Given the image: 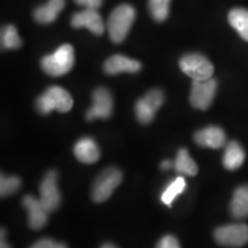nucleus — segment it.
Returning <instances> with one entry per match:
<instances>
[{"mask_svg": "<svg viewBox=\"0 0 248 248\" xmlns=\"http://www.w3.org/2000/svg\"><path fill=\"white\" fill-rule=\"evenodd\" d=\"M21 184H22V182L17 176H7L2 173L1 178H0V195H1V198L9 197V195L16 193L20 190Z\"/></svg>", "mask_w": 248, "mask_h": 248, "instance_id": "obj_24", "label": "nucleus"}, {"mask_svg": "<svg viewBox=\"0 0 248 248\" xmlns=\"http://www.w3.org/2000/svg\"><path fill=\"white\" fill-rule=\"evenodd\" d=\"M39 200L45 209L51 214L61 204V193L58 187V173L55 170H49L45 173L39 185Z\"/></svg>", "mask_w": 248, "mask_h": 248, "instance_id": "obj_8", "label": "nucleus"}, {"mask_svg": "<svg viewBox=\"0 0 248 248\" xmlns=\"http://www.w3.org/2000/svg\"><path fill=\"white\" fill-rule=\"evenodd\" d=\"M230 213L232 217L238 219L248 217V185H241L233 192Z\"/></svg>", "mask_w": 248, "mask_h": 248, "instance_id": "obj_18", "label": "nucleus"}, {"mask_svg": "<svg viewBox=\"0 0 248 248\" xmlns=\"http://www.w3.org/2000/svg\"><path fill=\"white\" fill-rule=\"evenodd\" d=\"M74 101L70 93L60 86H51L36 100V109L42 115L57 110L67 113L73 108Z\"/></svg>", "mask_w": 248, "mask_h": 248, "instance_id": "obj_3", "label": "nucleus"}, {"mask_svg": "<svg viewBox=\"0 0 248 248\" xmlns=\"http://www.w3.org/2000/svg\"><path fill=\"white\" fill-rule=\"evenodd\" d=\"M22 40L18 36L16 28L14 26H6L1 32V46L4 49H16L21 47Z\"/></svg>", "mask_w": 248, "mask_h": 248, "instance_id": "obj_22", "label": "nucleus"}, {"mask_svg": "<svg viewBox=\"0 0 248 248\" xmlns=\"http://www.w3.org/2000/svg\"><path fill=\"white\" fill-rule=\"evenodd\" d=\"M66 5V0H48L47 4L36 8L33 12V18L36 22L42 24L52 23L57 20Z\"/></svg>", "mask_w": 248, "mask_h": 248, "instance_id": "obj_16", "label": "nucleus"}, {"mask_svg": "<svg viewBox=\"0 0 248 248\" xmlns=\"http://www.w3.org/2000/svg\"><path fill=\"white\" fill-rule=\"evenodd\" d=\"M179 67L183 73L190 76L193 80H203L212 78L214 66L204 55L199 53L185 54L179 60Z\"/></svg>", "mask_w": 248, "mask_h": 248, "instance_id": "obj_5", "label": "nucleus"}, {"mask_svg": "<svg viewBox=\"0 0 248 248\" xmlns=\"http://www.w3.org/2000/svg\"><path fill=\"white\" fill-rule=\"evenodd\" d=\"M114 101L111 93L105 88H98L92 94V106L86 113V120H107L113 114Z\"/></svg>", "mask_w": 248, "mask_h": 248, "instance_id": "obj_10", "label": "nucleus"}, {"mask_svg": "<svg viewBox=\"0 0 248 248\" xmlns=\"http://www.w3.org/2000/svg\"><path fill=\"white\" fill-rule=\"evenodd\" d=\"M193 138L195 144L200 147L218 150L226 145V135L224 130L216 125H210L199 130L194 133Z\"/></svg>", "mask_w": 248, "mask_h": 248, "instance_id": "obj_13", "label": "nucleus"}, {"mask_svg": "<svg viewBox=\"0 0 248 248\" xmlns=\"http://www.w3.org/2000/svg\"><path fill=\"white\" fill-rule=\"evenodd\" d=\"M155 248H181V245H179L177 238L167 234L163 238H161Z\"/></svg>", "mask_w": 248, "mask_h": 248, "instance_id": "obj_25", "label": "nucleus"}, {"mask_svg": "<svg viewBox=\"0 0 248 248\" xmlns=\"http://www.w3.org/2000/svg\"><path fill=\"white\" fill-rule=\"evenodd\" d=\"M228 20L231 27L238 31L241 38L248 42V9L233 8L229 13Z\"/></svg>", "mask_w": 248, "mask_h": 248, "instance_id": "obj_20", "label": "nucleus"}, {"mask_svg": "<svg viewBox=\"0 0 248 248\" xmlns=\"http://www.w3.org/2000/svg\"><path fill=\"white\" fill-rule=\"evenodd\" d=\"M214 239L224 247H243L248 244V226L246 224H229L214 231Z\"/></svg>", "mask_w": 248, "mask_h": 248, "instance_id": "obj_9", "label": "nucleus"}, {"mask_svg": "<svg viewBox=\"0 0 248 248\" xmlns=\"http://www.w3.org/2000/svg\"><path fill=\"white\" fill-rule=\"evenodd\" d=\"M217 91V82L214 78L193 80L191 86L190 102L194 108L207 110L212 106Z\"/></svg>", "mask_w": 248, "mask_h": 248, "instance_id": "obj_7", "label": "nucleus"}, {"mask_svg": "<svg viewBox=\"0 0 248 248\" xmlns=\"http://www.w3.org/2000/svg\"><path fill=\"white\" fill-rule=\"evenodd\" d=\"M30 248H68V247L66 244L58 243V241L45 238V239H40L38 241H36L32 246H30Z\"/></svg>", "mask_w": 248, "mask_h": 248, "instance_id": "obj_26", "label": "nucleus"}, {"mask_svg": "<svg viewBox=\"0 0 248 248\" xmlns=\"http://www.w3.org/2000/svg\"><path fill=\"white\" fill-rule=\"evenodd\" d=\"M171 0H148L151 15L157 22H163L169 15V7Z\"/></svg>", "mask_w": 248, "mask_h": 248, "instance_id": "obj_23", "label": "nucleus"}, {"mask_svg": "<svg viewBox=\"0 0 248 248\" xmlns=\"http://www.w3.org/2000/svg\"><path fill=\"white\" fill-rule=\"evenodd\" d=\"M141 69V63L124 55L116 54L105 62L104 70L108 75H117L121 73L136 74Z\"/></svg>", "mask_w": 248, "mask_h": 248, "instance_id": "obj_14", "label": "nucleus"}, {"mask_svg": "<svg viewBox=\"0 0 248 248\" xmlns=\"http://www.w3.org/2000/svg\"><path fill=\"white\" fill-rule=\"evenodd\" d=\"M136 9L128 4L121 5L111 12L107 21V30L111 42L120 44L128 36L135 22Z\"/></svg>", "mask_w": 248, "mask_h": 248, "instance_id": "obj_1", "label": "nucleus"}, {"mask_svg": "<svg viewBox=\"0 0 248 248\" xmlns=\"http://www.w3.org/2000/svg\"><path fill=\"white\" fill-rule=\"evenodd\" d=\"M74 154L80 162L91 164L100 159V150L98 144L90 137L80 138L74 146Z\"/></svg>", "mask_w": 248, "mask_h": 248, "instance_id": "obj_15", "label": "nucleus"}, {"mask_svg": "<svg viewBox=\"0 0 248 248\" xmlns=\"http://www.w3.org/2000/svg\"><path fill=\"white\" fill-rule=\"evenodd\" d=\"M75 63V52L69 44L61 45L54 53L46 55L40 61L43 71L52 77L66 75L73 69Z\"/></svg>", "mask_w": 248, "mask_h": 248, "instance_id": "obj_2", "label": "nucleus"}, {"mask_svg": "<svg viewBox=\"0 0 248 248\" xmlns=\"http://www.w3.org/2000/svg\"><path fill=\"white\" fill-rule=\"evenodd\" d=\"M186 187V182L183 176H179L175 179V181H172L170 184L167 186L166 190L162 192V194H161V200H162V202L164 204H167V206H171L172 201L176 199V197L179 194H182L183 192H184Z\"/></svg>", "mask_w": 248, "mask_h": 248, "instance_id": "obj_21", "label": "nucleus"}, {"mask_svg": "<svg viewBox=\"0 0 248 248\" xmlns=\"http://www.w3.org/2000/svg\"><path fill=\"white\" fill-rule=\"evenodd\" d=\"M102 1L104 0H75L77 5L88 9H98L102 5Z\"/></svg>", "mask_w": 248, "mask_h": 248, "instance_id": "obj_27", "label": "nucleus"}, {"mask_svg": "<svg viewBox=\"0 0 248 248\" xmlns=\"http://www.w3.org/2000/svg\"><path fill=\"white\" fill-rule=\"evenodd\" d=\"M0 248H12L7 241H6V231L1 229V237H0Z\"/></svg>", "mask_w": 248, "mask_h": 248, "instance_id": "obj_28", "label": "nucleus"}, {"mask_svg": "<svg viewBox=\"0 0 248 248\" xmlns=\"http://www.w3.org/2000/svg\"><path fill=\"white\" fill-rule=\"evenodd\" d=\"M100 248H117V247L114 246L113 244H104Z\"/></svg>", "mask_w": 248, "mask_h": 248, "instance_id": "obj_30", "label": "nucleus"}, {"mask_svg": "<svg viewBox=\"0 0 248 248\" xmlns=\"http://www.w3.org/2000/svg\"><path fill=\"white\" fill-rule=\"evenodd\" d=\"M164 95L161 90L153 89L136 102L135 114L140 124H150L155 114L163 105Z\"/></svg>", "mask_w": 248, "mask_h": 248, "instance_id": "obj_6", "label": "nucleus"}, {"mask_svg": "<svg viewBox=\"0 0 248 248\" xmlns=\"http://www.w3.org/2000/svg\"><path fill=\"white\" fill-rule=\"evenodd\" d=\"M22 206L27 209L28 224L32 230L44 228L48 219V212L45 209L39 199L33 195L27 194L22 198Z\"/></svg>", "mask_w": 248, "mask_h": 248, "instance_id": "obj_11", "label": "nucleus"}, {"mask_svg": "<svg viewBox=\"0 0 248 248\" xmlns=\"http://www.w3.org/2000/svg\"><path fill=\"white\" fill-rule=\"evenodd\" d=\"M245 151L238 141L232 140L225 146L223 155V166L228 170H237L245 162Z\"/></svg>", "mask_w": 248, "mask_h": 248, "instance_id": "obj_17", "label": "nucleus"}, {"mask_svg": "<svg viewBox=\"0 0 248 248\" xmlns=\"http://www.w3.org/2000/svg\"><path fill=\"white\" fill-rule=\"evenodd\" d=\"M122 179L123 173L117 168L110 167V168L102 170L92 185V200L97 203H101L109 199L113 192L122 183Z\"/></svg>", "mask_w": 248, "mask_h": 248, "instance_id": "obj_4", "label": "nucleus"}, {"mask_svg": "<svg viewBox=\"0 0 248 248\" xmlns=\"http://www.w3.org/2000/svg\"><path fill=\"white\" fill-rule=\"evenodd\" d=\"M173 169L178 173L184 176H191L193 177L199 171L197 163L192 159L186 148H181L176 155L175 162H173Z\"/></svg>", "mask_w": 248, "mask_h": 248, "instance_id": "obj_19", "label": "nucleus"}, {"mask_svg": "<svg viewBox=\"0 0 248 248\" xmlns=\"http://www.w3.org/2000/svg\"><path fill=\"white\" fill-rule=\"evenodd\" d=\"M71 27L75 29L79 28H86L94 35L100 36L105 31L104 21L98 13L97 9H88L75 13L71 17Z\"/></svg>", "mask_w": 248, "mask_h": 248, "instance_id": "obj_12", "label": "nucleus"}, {"mask_svg": "<svg viewBox=\"0 0 248 248\" xmlns=\"http://www.w3.org/2000/svg\"><path fill=\"white\" fill-rule=\"evenodd\" d=\"M160 167H161V169H163V170H169L171 167H173V163L170 160H164L161 162Z\"/></svg>", "mask_w": 248, "mask_h": 248, "instance_id": "obj_29", "label": "nucleus"}]
</instances>
